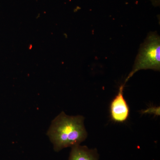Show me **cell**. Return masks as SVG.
Instances as JSON below:
<instances>
[{
    "label": "cell",
    "mask_w": 160,
    "mask_h": 160,
    "mask_svg": "<svg viewBox=\"0 0 160 160\" xmlns=\"http://www.w3.org/2000/svg\"><path fill=\"white\" fill-rule=\"evenodd\" d=\"M82 116H70L62 112L52 122L47 135L55 151L80 145L87 136Z\"/></svg>",
    "instance_id": "6da1fadb"
},
{
    "label": "cell",
    "mask_w": 160,
    "mask_h": 160,
    "mask_svg": "<svg viewBox=\"0 0 160 160\" xmlns=\"http://www.w3.org/2000/svg\"><path fill=\"white\" fill-rule=\"evenodd\" d=\"M160 69V38L157 32H151L140 47L133 69L126 78L125 83L135 72L142 69Z\"/></svg>",
    "instance_id": "7a4b0ae2"
},
{
    "label": "cell",
    "mask_w": 160,
    "mask_h": 160,
    "mask_svg": "<svg viewBox=\"0 0 160 160\" xmlns=\"http://www.w3.org/2000/svg\"><path fill=\"white\" fill-rule=\"evenodd\" d=\"M125 84L120 86L118 92L110 104V115L112 119L116 122H126L129 117V108L123 96Z\"/></svg>",
    "instance_id": "3957f363"
},
{
    "label": "cell",
    "mask_w": 160,
    "mask_h": 160,
    "mask_svg": "<svg viewBox=\"0 0 160 160\" xmlns=\"http://www.w3.org/2000/svg\"><path fill=\"white\" fill-rule=\"evenodd\" d=\"M68 160H98V154L96 149L78 145L72 147Z\"/></svg>",
    "instance_id": "277c9868"
},
{
    "label": "cell",
    "mask_w": 160,
    "mask_h": 160,
    "mask_svg": "<svg viewBox=\"0 0 160 160\" xmlns=\"http://www.w3.org/2000/svg\"><path fill=\"white\" fill-rule=\"evenodd\" d=\"M151 1L154 6H159L160 0H151Z\"/></svg>",
    "instance_id": "5b68a950"
}]
</instances>
